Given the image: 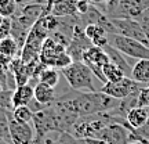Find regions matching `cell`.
Here are the masks:
<instances>
[{"label": "cell", "instance_id": "6da1fadb", "mask_svg": "<svg viewBox=\"0 0 149 144\" xmlns=\"http://www.w3.org/2000/svg\"><path fill=\"white\" fill-rule=\"evenodd\" d=\"M57 101L69 108L77 117H88L102 112H109L119 105L120 100L108 96L102 91H79L70 89L62 96L57 97Z\"/></svg>", "mask_w": 149, "mask_h": 144}, {"label": "cell", "instance_id": "7a4b0ae2", "mask_svg": "<svg viewBox=\"0 0 149 144\" xmlns=\"http://www.w3.org/2000/svg\"><path fill=\"white\" fill-rule=\"evenodd\" d=\"M70 89L79 91H97L94 87L95 75L83 61H73L69 67L61 71Z\"/></svg>", "mask_w": 149, "mask_h": 144}, {"label": "cell", "instance_id": "3957f363", "mask_svg": "<svg viewBox=\"0 0 149 144\" xmlns=\"http://www.w3.org/2000/svg\"><path fill=\"white\" fill-rule=\"evenodd\" d=\"M109 43L120 53L137 60H149V47L144 43L122 35H109Z\"/></svg>", "mask_w": 149, "mask_h": 144}, {"label": "cell", "instance_id": "277c9868", "mask_svg": "<svg viewBox=\"0 0 149 144\" xmlns=\"http://www.w3.org/2000/svg\"><path fill=\"white\" fill-rule=\"evenodd\" d=\"M32 126L35 129L36 137L44 139L47 134L53 132H58V125L55 119V112L53 105H47L40 111H36L33 114Z\"/></svg>", "mask_w": 149, "mask_h": 144}, {"label": "cell", "instance_id": "5b68a950", "mask_svg": "<svg viewBox=\"0 0 149 144\" xmlns=\"http://www.w3.org/2000/svg\"><path fill=\"white\" fill-rule=\"evenodd\" d=\"M133 130L134 129H128L126 125L111 122L98 133L97 139L104 140L108 144H128L135 140Z\"/></svg>", "mask_w": 149, "mask_h": 144}, {"label": "cell", "instance_id": "8992f818", "mask_svg": "<svg viewBox=\"0 0 149 144\" xmlns=\"http://www.w3.org/2000/svg\"><path fill=\"white\" fill-rule=\"evenodd\" d=\"M81 61L84 63L91 71L93 74L95 75L97 79H100L102 82V85L107 83V79L104 76V67L109 63V57L108 54L105 53V50L101 47H97V46H91L83 53V57H81Z\"/></svg>", "mask_w": 149, "mask_h": 144}, {"label": "cell", "instance_id": "52a82bcc", "mask_svg": "<svg viewBox=\"0 0 149 144\" xmlns=\"http://www.w3.org/2000/svg\"><path fill=\"white\" fill-rule=\"evenodd\" d=\"M112 24L116 29V35L131 37V39L144 43L145 46L149 47V42L145 36L144 29L137 20H133V18H113Z\"/></svg>", "mask_w": 149, "mask_h": 144}, {"label": "cell", "instance_id": "ba28073f", "mask_svg": "<svg viewBox=\"0 0 149 144\" xmlns=\"http://www.w3.org/2000/svg\"><path fill=\"white\" fill-rule=\"evenodd\" d=\"M142 86L144 85H141V83H138V82L133 80L131 78L126 76V78H123L122 80L115 82V83L107 82L105 85H102V87L100 89V91L105 93V94H108V96L113 97V98H116V100H123V98L128 97L130 94L135 93L137 90H139Z\"/></svg>", "mask_w": 149, "mask_h": 144}, {"label": "cell", "instance_id": "9c48e42d", "mask_svg": "<svg viewBox=\"0 0 149 144\" xmlns=\"http://www.w3.org/2000/svg\"><path fill=\"white\" fill-rule=\"evenodd\" d=\"M10 139L13 144H32L35 140V129L32 123L18 122L13 118V112L10 114Z\"/></svg>", "mask_w": 149, "mask_h": 144}, {"label": "cell", "instance_id": "30bf717a", "mask_svg": "<svg viewBox=\"0 0 149 144\" xmlns=\"http://www.w3.org/2000/svg\"><path fill=\"white\" fill-rule=\"evenodd\" d=\"M65 51H66V47H65L64 44L55 42L51 36H48L47 39L43 42L42 51H40V55H39V60H40L44 65L53 68L55 60L58 58V55L65 53Z\"/></svg>", "mask_w": 149, "mask_h": 144}, {"label": "cell", "instance_id": "8fae6325", "mask_svg": "<svg viewBox=\"0 0 149 144\" xmlns=\"http://www.w3.org/2000/svg\"><path fill=\"white\" fill-rule=\"evenodd\" d=\"M77 0H54L50 14L54 17H77Z\"/></svg>", "mask_w": 149, "mask_h": 144}, {"label": "cell", "instance_id": "7c38bea8", "mask_svg": "<svg viewBox=\"0 0 149 144\" xmlns=\"http://www.w3.org/2000/svg\"><path fill=\"white\" fill-rule=\"evenodd\" d=\"M84 35L91 40L93 46L104 48L107 44H109V33L102 27L97 24H88L84 27Z\"/></svg>", "mask_w": 149, "mask_h": 144}, {"label": "cell", "instance_id": "4fadbf2b", "mask_svg": "<svg viewBox=\"0 0 149 144\" xmlns=\"http://www.w3.org/2000/svg\"><path fill=\"white\" fill-rule=\"evenodd\" d=\"M35 100V86L31 83L18 86L13 94V108L29 105Z\"/></svg>", "mask_w": 149, "mask_h": 144}, {"label": "cell", "instance_id": "5bb4252c", "mask_svg": "<svg viewBox=\"0 0 149 144\" xmlns=\"http://www.w3.org/2000/svg\"><path fill=\"white\" fill-rule=\"evenodd\" d=\"M104 50H105V53L108 54L109 61H111V63H113L115 65H117V67H119V68L124 72V75L130 78V76H131V70H133V68L130 67L128 61L126 60V57H124V54L120 53L116 47H113L111 43H109V44H107V46L104 47Z\"/></svg>", "mask_w": 149, "mask_h": 144}, {"label": "cell", "instance_id": "9a60e30c", "mask_svg": "<svg viewBox=\"0 0 149 144\" xmlns=\"http://www.w3.org/2000/svg\"><path fill=\"white\" fill-rule=\"evenodd\" d=\"M126 119H127L130 128L135 129V130L142 128L149 119V107H135L130 110Z\"/></svg>", "mask_w": 149, "mask_h": 144}, {"label": "cell", "instance_id": "2e32d148", "mask_svg": "<svg viewBox=\"0 0 149 144\" xmlns=\"http://www.w3.org/2000/svg\"><path fill=\"white\" fill-rule=\"evenodd\" d=\"M35 100H36L39 104L44 105V107L51 105V104L57 100L55 90H54L53 87L44 85V83L37 82L36 85H35Z\"/></svg>", "mask_w": 149, "mask_h": 144}, {"label": "cell", "instance_id": "e0dca14e", "mask_svg": "<svg viewBox=\"0 0 149 144\" xmlns=\"http://www.w3.org/2000/svg\"><path fill=\"white\" fill-rule=\"evenodd\" d=\"M130 78L141 85H149V60H138L131 70Z\"/></svg>", "mask_w": 149, "mask_h": 144}, {"label": "cell", "instance_id": "ac0fdd59", "mask_svg": "<svg viewBox=\"0 0 149 144\" xmlns=\"http://www.w3.org/2000/svg\"><path fill=\"white\" fill-rule=\"evenodd\" d=\"M46 144H80L69 132H53L44 137Z\"/></svg>", "mask_w": 149, "mask_h": 144}, {"label": "cell", "instance_id": "d6986e66", "mask_svg": "<svg viewBox=\"0 0 149 144\" xmlns=\"http://www.w3.org/2000/svg\"><path fill=\"white\" fill-rule=\"evenodd\" d=\"M0 54L8 58H14L15 55L21 54V48L13 36H7L0 40Z\"/></svg>", "mask_w": 149, "mask_h": 144}, {"label": "cell", "instance_id": "ffe728a7", "mask_svg": "<svg viewBox=\"0 0 149 144\" xmlns=\"http://www.w3.org/2000/svg\"><path fill=\"white\" fill-rule=\"evenodd\" d=\"M39 82L40 83H44V85L50 86V87H55L59 82V72L55 68H51V67H47L46 70L43 71L42 74L39 75Z\"/></svg>", "mask_w": 149, "mask_h": 144}, {"label": "cell", "instance_id": "44dd1931", "mask_svg": "<svg viewBox=\"0 0 149 144\" xmlns=\"http://www.w3.org/2000/svg\"><path fill=\"white\" fill-rule=\"evenodd\" d=\"M104 76H105V79L107 82H112V83H115V82H119V80H122L123 78H126V75L123 72L117 65H115L113 63H108L105 67H104Z\"/></svg>", "mask_w": 149, "mask_h": 144}, {"label": "cell", "instance_id": "7402d4cb", "mask_svg": "<svg viewBox=\"0 0 149 144\" xmlns=\"http://www.w3.org/2000/svg\"><path fill=\"white\" fill-rule=\"evenodd\" d=\"M13 111H7L0 108V140H6V141H10V114Z\"/></svg>", "mask_w": 149, "mask_h": 144}, {"label": "cell", "instance_id": "603a6c76", "mask_svg": "<svg viewBox=\"0 0 149 144\" xmlns=\"http://www.w3.org/2000/svg\"><path fill=\"white\" fill-rule=\"evenodd\" d=\"M33 114L35 112L29 108V105H22V107H17L13 110V118L18 122L24 123H32Z\"/></svg>", "mask_w": 149, "mask_h": 144}, {"label": "cell", "instance_id": "cb8c5ba5", "mask_svg": "<svg viewBox=\"0 0 149 144\" xmlns=\"http://www.w3.org/2000/svg\"><path fill=\"white\" fill-rule=\"evenodd\" d=\"M18 1L17 0H0V15L3 18H11L17 14Z\"/></svg>", "mask_w": 149, "mask_h": 144}, {"label": "cell", "instance_id": "d4e9b609", "mask_svg": "<svg viewBox=\"0 0 149 144\" xmlns=\"http://www.w3.org/2000/svg\"><path fill=\"white\" fill-rule=\"evenodd\" d=\"M138 107H149V85H144L139 89Z\"/></svg>", "mask_w": 149, "mask_h": 144}, {"label": "cell", "instance_id": "484cf974", "mask_svg": "<svg viewBox=\"0 0 149 144\" xmlns=\"http://www.w3.org/2000/svg\"><path fill=\"white\" fill-rule=\"evenodd\" d=\"M137 21L141 24V27H142V29H144V32H145V36H146V39H148V42H149V10L144 11L137 18Z\"/></svg>", "mask_w": 149, "mask_h": 144}, {"label": "cell", "instance_id": "4316f807", "mask_svg": "<svg viewBox=\"0 0 149 144\" xmlns=\"http://www.w3.org/2000/svg\"><path fill=\"white\" fill-rule=\"evenodd\" d=\"M76 6H77V14H79V15L87 14L88 10H90V7H91V4L87 1V0H77Z\"/></svg>", "mask_w": 149, "mask_h": 144}, {"label": "cell", "instance_id": "83f0119b", "mask_svg": "<svg viewBox=\"0 0 149 144\" xmlns=\"http://www.w3.org/2000/svg\"><path fill=\"white\" fill-rule=\"evenodd\" d=\"M80 144H108L107 141H104L101 139H81L79 140Z\"/></svg>", "mask_w": 149, "mask_h": 144}, {"label": "cell", "instance_id": "f1b7e54d", "mask_svg": "<svg viewBox=\"0 0 149 144\" xmlns=\"http://www.w3.org/2000/svg\"><path fill=\"white\" fill-rule=\"evenodd\" d=\"M91 6H95V7H102L104 4H107L109 0H87Z\"/></svg>", "mask_w": 149, "mask_h": 144}, {"label": "cell", "instance_id": "f546056e", "mask_svg": "<svg viewBox=\"0 0 149 144\" xmlns=\"http://www.w3.org/2000/svg\"><path fill=\"white\" fill-rule=\"evenodd\" d=\"M32 144H46V143H44V139H42V137H36V136H35V140L32 141Z\"/></svg>", "mask_w": 149, "mask_h": 144}, {"label": "cell", "instance_id": "4dcf8cb0", "mask_svg": "<svg viewBox=\"0 0 149 144\" xmlns=\"http://www.w3.org/2000/svg\"><path fill=\"white\" fill-rule=\"evenodd\" d=\"M128 144H144V143L139 141V140H134V141H131V143H128Z\"/></svg>", "mask_w": 149, "mask_h": 144}, {"label": "cell", "instance_id": "1f68e13d", "mask_svg": "<svg viewBox=\"0 0 149 144\" xmlns=\"http://www.w3.org/2000/svg\"><path fill=\"white\" fill-rule=\"evenodd\" d=\"M4 89V86H3V82H1V79H0V91Z\"/></svg>", "mask_w": 149, "mask_h": 144}]
</instances>
